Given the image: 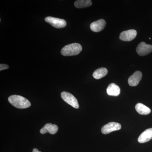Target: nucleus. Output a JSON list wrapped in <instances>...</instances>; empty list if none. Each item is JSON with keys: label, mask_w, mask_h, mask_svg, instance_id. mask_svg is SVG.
<instances>
[{"label": "nucleus", "mask_w": 152, "mask_h": 152, "mask_svg": "<svg viewBox=\"0 0 152 152\" xmlns=\"http://www.w3.org/2000/svg\"><path fill=\"white\" fill-rule=\"evenodd\" d=\"M106 23L103 19H100L93 22L90 25L91 29L94 32H99L105 27Z\"/></svg>", "instance_id": "obj_9"}, {"label": "nucleus", "mask_w": 152, "mask_h": 152, "mask_svg": "<svg viewBox=\"0 0 152 152\" xmlns=\"http://www.w3.org/2000/svg\"><path fill=\"white\" fill-rule=\"evenodd\" d=\"M136 51L139 56H143L149 54L152 51V45H148L144 42L139 44L136 49Z\"/></svg>", "instance_id": "obj_5"}, {"label": "nucleus", "mask_w": 152, "mask_h": 152, "mask_svg": "<svg viewBox=\"0 0 152 152\" xmlns=\"http://www.w3.org/2000/svg\"><path fill=\"white\" fill-rule=\"evenodd\" d=\"M152 139V128L147 129L141 134L138 141L140 143H144L149 141Z\"/></svg>", "instance_id": "obj_11"}, {"label": "nucleus", "mask_w": 152, "mask_h": 152, "mask_svg": "<svg viewBox=\"0 0 152 152\" xmlns=\"http://www.w3.org/2000/svg\"><path fill=\"white\" fill-rule=\"evenodd\" d=\"M10 103L17 108L25 109L29 107L31 102L26 98L19 95H12L8 98Z\"/></svg>", "instance_id": "obj_1"}, {"label": "nucleus", "mask_w": 152, "mask_h": 152, "mask_svg": "<svg viewBox=\"0 0 152 152\" xmlns=\"http://www.w3.org/2000/svg\"><path fill=\"white\" fill-rule=\"evenodd\" d=\"M108 73V70L105 68H100L96 70L93 74L95 79L99 80L105 77Z\"/></svg>", "instance_id": "obj_14"}, {"label": "nucleus", "mask_w": 152, "mask_h": 152, "mask_svg": "<svg viewBox=\"0 0 152 152\" xmlns=\"http://www.w3.org/2000/svg\"><path fill=\"white\" fill-rule=\"evenodd\" d=\"M82 50V46L80 44L75 43L65 46L61 50V54L64 56H76Z\"/></svg>", "instance_id": "obj_2"}, {"label": "nucleus", "mask_w": 152, "mask_h": 152, "mask_svg": "<svg viewBox=\"0 0 152 152\" xmlns=\"http://www.w3.org/2000/svg\"><path fill=\"white\" fill-rule=\"evenodd\" d=\"M33 152H42L39 151V150L37 148H34L33 150Z\"/></svg>", "instance_id": "obj_17"}, {"label": "nucleus", "mask_w": 152, "mask_h": 152, "mask_svg": "<svg viewBox=\"0 0 152 152\" xmlns=\"http://www.w3.org/2000/svg\"><path fill=\"white\" fill-rule=\"evenodd\" d=\"M9 68V66L7 64H1V65H0V71L7 69Z\"/></svg>", "instance_id": "obj_16"}, {"label": "nucleus", "mask_w": 152, "mask_h": 152, "mask_svg": "<svg viewBox=\"0 0 152 152\" xmlns=\"http://www.w3.org/2000/svg\"><path fill=\"white\" fill-rule=\"evenodd\" d=\"M58 128L56 125L53 124H47L40 131L41 134H44L47 132H49L51 134H55L58 132Z\"/></svg>", "instance_id": "obj_10"}, {"label": "nucleus", "mask_w": 152, "mask_h": 152, "mask_svg": "<svg viewBox=\"0 0 152 152\" xmlns=\"http://www.w3.org/2000/svg\"><path fill=\"white\" fill-rule=\"evenodd\" d=\"M121 129V126L120 124L113 122L104 125L101 129V131L102 134H107L114 131L119 130Z\"/></svg>", "instance_id": "obj_6"}, {"label": "nucleus", "mask_w": 152, "mask_h": 152, "mask_svg": "<svg viewBox=\"0 0 152 152\" xmlns=\"http://www.w3.org/2000/svg\"><path fill=\"white\" fill-rule=\"evenodd\" d=\"M92 2L91 0H78L75 2V6L77 8H84L91 6Z\"/></svg>", "instance_id": "obj_15"}, {"label": "nucleus", "mask_w": 152, "mask_h": 152, "mask_svg": "<svg viewBox=\"0 0 152 152\" xmlns=\"http://www.w3.org/2000/svg\"><path fill=\"white\" fill-rule=\"evenodd\" d=\"M137 35V32L136 30L131 29L124 31L120 35V39L126 42L132 40Z\"/></svg>", "instance_id": "obj_7"}, {"label": "nucleus", "mask_w": 152, "mask_h": 152, "mask_svg": "<svg viewBox=\"0 0 152 152\" xmlns=\"http://www.w3.org/2000/svg\"><path fill=\"white\" fill-rule=\"evenodd\" d=\"M45 20L47 23L51 25L52 26L57 28H61L66 26V22L64 19L52 17H47L45 18Z\"/></svg>", "instance_id": "obj_4"}, {"label": "nucleus", "mask_w": 152, "mask_h": 152, "mask_svg": "<svg viewBox=\"0 0 152 152\" xmlns=\"http://www.w3.org/2000/svg\"><path fill=\"white\" fill-rule=\"evenodd\" d=\"M149 39H151V38H149Z\"/></svg>", "instance_id": "obj_18"}, {"label": "nucleus", "mask_w": 152, "mask_h": 152, "mask_svg": "<svg viewBox=\"0 0 152 152\" xmlns=\"http://www.w3.org/2000/svg\"><path fill=\"white\" fill-rule=\"evenodd\" d=\"M107 92L110 96H117L120 95L121 89L118 86L113 83L109 85L107 89Z\"/></svg>", "instance_id": "obj_12"}, {"label": "nucleus", "mask_w": 152, "mask_h": 152, "mask_svg": "<svg viewBox=\"0 0 152 152\" xmlns=\"http://www.w3.org/2000/svg\"><path fill=\"white\" fill-rule=\"evenodd\" d=\"M61 97L66 103L76 109L79 108V104L77 99L72 94L64 91L61 94Z\"/></svg>", "instance_id": "obj_3"}, {"label": "nucleus", "mask_w": 152, "mask_h": 152, "mask_svg": "<svg viewBox=\"0 0 152 152\" xmlns=\"http://www.w3.org/2000/svg\"><path fill=\"white\" fill-rule=\"evenodd\" d=\"M142 75L140 71H136L132 75L129 77L128 83L130 86L132 87L136 86L139 84L142 78Z\"/></svg>", "instance_id": "obj_8"}, {"label": "nucleus", "mask_w": 152, "mask_h": 152, "mask_svg": "<svg viewBox=\"0 0 152 152\" xmlns=\"http://www.w3.org/2000/svg\"><path fill=\"white\" fill-rule=\"evenodd\" d=\"M135 109L139 114L142 115H148L151 112V110L149 108L140 103L136 104Z\"/></svg>", "instance_id": "obj_13"}]
</instances>
